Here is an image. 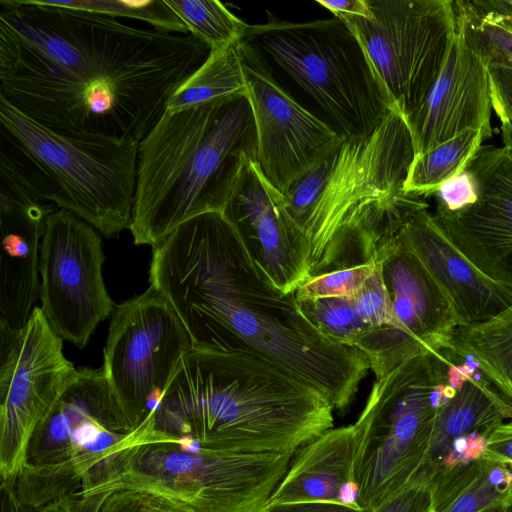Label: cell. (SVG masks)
I'll return each mask as SVG.
<instances>
[{"mask_svg":"<svg viewBox=\"0 0 512 512\" xmlns=\"http://www.w3.org/2000/svg\"><path fill=\"white\" fill-rule=\"evenodd\" d=\"M430 490L431 512H482L496 505L512 506V470L480 458Z\"/></svg>","mask_w":512,"mask_h":512,"instance_id":"cell-25","label":"cell"},{"mask_svg":"<svg viewBox=\"0 0 512 512\" xmlns=\"http://www.w3.org/2000/svg\"><path fill=\"white\" fill-rule=\"evenodd\" d=\"M67 498L71 512H194L173 496L146 487L116 486Z\"/></svg>","mask_w":512,"mask_h":512,"instance_id":"cell-30","label":"cell"},{"mask_svg":"<svg viewBox=\"0 0 512 512\" xmlns=\"http://www.w3.org/2000/svg\"><path fill=\"white\" fill-rule=\"evenodd\" d=\"M298 303L306 318L323 335L340 344L357 348L369 331L357 312L353 297H323Z\"/></svg>","mask_w":512,"mask_h":512,"instance_id":"cell-32","label":"cell"},{"mask_svg":"<svg viewBox=\"0 0 512 512\" xmlns=\"http://www.w3.org/2000/svg\"><path fill=\"white\" fill-rule=\"evenodd\" d=\"M210 48L45 0H0V96L62 133L140 142Z\"/></svg>","mask_w":512,"mask_h":512,"instance_id":"cell-1","label":"cell"},{"mask_svg":"<svg viewBox=\"0 0 512 512\" xmlns=\"http://www.w3.org/2000/svg\"><path fill=\"white\" fill-rule=\"evenodd\" d=\"M317 3L334 16L351 15L367 20H371L373 16L368 0H317Z\"/></svg>","mask_w":512,"mask_h":512,"instance_id":"cell-39","label":"cell"},{"mask_svg":"<svg viewBox=\"0 0 512 512\" xmlns=\"http://www.w3.org/2000/svg\"><path fill=\"white\" fill-rule=\"evenodd\" d=\"M501 136L503 146L512 151V121L501 122Z\"/></svg>","mask_w":512,"mask_h":512,"instance_id":"cell-43","label":"cell"},{"mask_svg":"<svg viewBox=\"0 0 512 512\" xmlns=\"http://www.w3.org/2000/svg\"><path fill=\"white\" fill-rule=\"evenodd\" d=\"M34 512H71L67 497L53 501L40 508L34 509Z\"/></svg>","mask_w":512,"mask_h":512,"instance_id":"cell-42","label":"cell"},{"mask_svg":"<svg viewBox=\"0 0 512 512\" xmlns=\"http://www.w3.org/2000/svg\"><path fill=\"white\" fill-rule=\"evenodd\" d=\"M448 353L474 363L512 404V305L485 321L458 326Z\"/></svg>","mask_w":512,"mask_h":512,"instance_id":"cell-24","label":"cell"},{"mask_svg":"<svg viewBox=\"0 0 512 512\" xmlns=\"http://www.w3.org/2000/svg\"><path fill=\"white\" fill-rule=\"evenodd\" d=\"M372 19L334 16L359 39L388 98L404 119L426 100L456 31L454 1L368 0Z\"/></svg>","mask_w":512,"mask_h":512,"instance_id":"cell-11","label":"cell"},{"mask_svg":"<svg viewBox=\"0 0 512 512\" xmlns=\"http://www.w3.org/2000/svg\"><path fill=\"white\" fill-rule=\"evenodd\" d=\"M150 287L192 348L263 359L320 390L344 414L370 369L365 354L323 335L283 293L221 212L198 215L153 247Z\"/></svg>","mask_w":512,"mask_h":512,"instance_id":"cell-2","label":"cell"},{"mask_svg":"<svg viewBox=\"0 0 512 512\" xmlns=\"http://www.w3.org/2000/svg\"><path fill=\"white\" fill-rule=\"evenodd\" d=\"M293 454L189 451L170 442L142 441L119 452L109 480L91 492L146 487L173 496L194 512H260Z\"/></svg>","mask_w":512,"mask_h":512,"instance_id":"cell-10","label":"cell"},{"mask_svg":"<svg viewBox=\"0 0 512 512\" xmlns=\"http://www.w3.org/2000/svg\"><path fill=\"white\" fill-rule=\"evenodd\" d=\"M487 140L480 130H467L414 157L403 191L422 198L434 195L446 180L461 174Z\"/></svg>","mask_w":512,"mask_h":512,"instance_id":"cell-27","label":"cell"},{"mask_svg":"<svg viewBox=\"0 0 512 512\" xmlns=\"http://www.w3.org/2000/svg\"><path fill=\"white\" fill-rule=\"evenodd\" d=\"M243 41L310 95L345 138L372 133L393 110L359 39L337 17L249 25Z\"/></svg>","mask_w":512,"mask_h":512,"instance_id":"cell-9","label":"cell"},{"mask_svg":"<svg viewBox=\"0 0 512 512\" xmlns=\"http://www.w3.org/2000/svg\"><path fill=\"white\" fill-rule=\"evenodd\" d=\"M493 111L500 123L512 121V70L488 66Z\"/></svg>","mask_w":512,"mask_h":512,"instance_id":"cell-36","label":"cell"},{"mask_svg":"<svg viewBox=\"0 0 512 512\" xmlns=\"http://www.w3.org/2000/svg\"><path fill=\"white\" fill-rule=\"evenodd\" d=\"M191 348L177 315L151 287L116 306L102 368L115 398L135 428L154 410Z\"/></svg>","mask_w":512,"mask_h":512,"instance_id":"cell-13","label":"cell"},{"mask_svg":"<svg viewBox=\"0 0 512 512\" xmlns=\"http://www.w3.org/2000/svg\"><path fill=\"white\" fill-rule=\"evenodd\" d=\"M482 458L512 470V419L500 424L489 435Z\"/></svg>","mask_w":512,"mask_h":512,"instance_id":"cell-37","label":"cell"},{"mask_svg":"<svg viewBox=\"0 0 512 512\" xmlns=\"http://www.w3.org/2000/svg\"><path fill=\"white\" fill-rule=\"evenodd\" d=\"M450 359L424 353L375 379L356 431L358 506L374 512L421 472Z\"/></svg>","mask_w":512,"mask_h":512,"instance_id":"cell-8","label":"cell"},{"mask_svg":"<svg viewBox=\"0 0 512 512\" xmlns=\"http://www.w3.org/2000/svg\"><path fill=\"white\" fill-rule=\"evenodd\" d=\"M509 512H512V508L509 510Z\"/></svg>","mask_w":512,"mask_h":512,"instance_id":"cell-45","label":"cell"},{"mask_svg":"<svg viewBox=\"0 0 512 512\" xmlns=\"http://www.w3.org/2000/svg\"><path fill=\"white\" fill-rule=\"evenodd\" d=\"M374 267L375 262H372L313 277L296 290L295 297L297 301L337 296L354 297Z\"/></svg>","mask_w":512,"mask_h":512,"instance_id":"cell-33","label":"cell"},{"mask_svg":"<svg viewBox=\"0 0 512 512\" xmlns=\"http://www.w3.org/2000/svg\"><path fill=\"white\" fill-rule=\"evenodd\" d=\"M260 512H371L366 509L332 502H293L267 504Z\"/></svg>","mask_w":512,"mask_h":512,"instance_id":"cell-38","label":"cell"},{"mask_svg":"<svg viewBox=\"0 0 512 512\" xmlns=\"http://www.w3.org/2000/svg\"><path fill=\"white\" fill-rule=\"evenodd\" d=\"M391 300L397 331L378 364L375 379L402 362L424 353L448 352L460 321L424 264L397 234L386 243L375 260Z\"/></svg>","mask_w":512,"mask_h":512,"instance_id":"cell-16","label":"cell"},{"mask_svg":"<svg viewBox=\"0 0 512 512\" xmlns=\"http://www.w3.org/2000/svg\"><path fill=\"white\" fill-rule=\"evenodd\" d=\"M476 201L455 212L436 208L452 243L485 275L512 289V151L482 145L466 168Z\"/></svg>","mask_w":512,"mask_h":512,"instance_id":"cell-17","label":"cell"},{"mask_svg":"<svg viewBox=\"0 0 512 512\" xmlns=\"http://www.w3.org/2000/svg\"><path fill=\"white\" fill-rule=\"evenodd\" d=\"M63 340L34 307L23 329L0 328V476L14 482L28 442L77 375Z\"/></svg>","mask_w":512,"mask_h":512,"instance_id":"cell-12","label":"cell"},{"mask_svg":"<svg viewBox=\"0 0 512 512\" xmlns=\"http://www.w3.org/2000/svg\"><path fill=\"white\" fill-rule=\"evenodd\" d=\"M487 2L512 28V0H487Z\"/></svg>","mask_w":512,"mask_h":512,"instance_id":"cell-41","label":"cell"},{"mask_svg":"<svg viewBox=\"0 0 512 512\" xmlns=\"http://www.w3.org/2000/svg\"><path fill=\"white\" fill-rule=\"evenodd\" d=\"M492 111L488 66L456 15V31L443 68L424 103L406 119L414 157L467 130H480L490 138Z\"/></svg>","mask_w":512,"mask_h":512,"instance_id":"cell-19","label":"cell"},{"mask_svg":"<svg viewBox=\"0 0 512 512\" xmlns=\"http://www.w3.org/2000/svg\"><path fill=\"white\" fill-rule=\"evenodd\" d=\"M48 4L113 18H129L147 23L153 29L189 34L188 27L166 0H45Z\"/></svg>","mask_w":512,"mask_h":512,"instance_id":"cell-31","label":"cell"},{"mask_svg":"<svg viewBox=\"0 0 512 512\" xmlns=\"http://www.w3.org/2000/svg\"><path fill=\"white\" fill-rule=\"evenodd\" d=\"M466 37L487 66L512 70V28L487 1H454Z\"/></svg>","mask_w":512,"mask_h":512,"instance_id":"cell-28","label":"cell"},{"mask_svg":"<svg viewBox=\"0 0 512 512\" xmlns=\"http://www.w3.org/2000/svg\"><path fill=\"white\" fill-rule=\"evenodd\" d=\"M249 255L283 293L311 279L308 245L290 216L283 194L248 159L222 211Z\"/></svg>","mask_w":512,"mask_h":512,"instance_id":"cell-18","label":"cell"},{"mask_svg":"<svg viewBox=\"0 0 512 512\" xmlns=\"http://www.w3.org/2000/svg\"><path fill=\"white\" fill-rule=\"evenodd\" d=\"M428 204L412 211L398 235L452 305L460 325L490 319L512 305V289L481 272L448 238Z\"/></svg>","mask_w":512,"mask_h":512,"instance_id":"cell-21","label":"cell"},{"mask_svg":"<svg viewBox=\"0 0 512 512\" xmlns=\"http://www.w3.org/2000/svg\"><path fill=\"white\" fill-rule=\"evenodd\" d=\"M432 495L428 476L421 472L400 492L374 512H431Z\"/></svg>","mask_w":512,"mask_h":512,"instance_id":"cell-34","label":"cell"},{"mask_svg":"<svg viewBox=\"0 0 512 512\" xmlns=\"http://www.w3.org/2000/svg\"><path fill=\"white\" fill-rule=\"evenodd\" d=\"M240 45L256 130L257 163L283 194L345 137L288 94L261 53L245 41Z\"/></svg>","mask_w":512,"mask_h":512,"instance_id":"cell-15","label":"cell"},{"mask_svg":"<svg viewBox=\"0 0 512 512\" xmlns=\"http://www.w3.org/2000/svg\"><path fill=\"white\" fill-rule=\"evenodd\" d=\"M240 44L211 48L206 60L170 96L166 111L175 112L220 98L246 95Z\"/></svg>","mask_w":512,"mask_h":512,"instance_id":"cell-26","label":"cell"},{"mask_svg":"<svg viewBox=\"0 0 512 512\" xmlns=\"http://www.w3.org/2000/svg\"><path fill=\"white\" fill-rule=\"evenodd\" d=\"M413 159L406 120L391 110L372 133L345 138L283 193L308 245L311 278L375 262L413 207L403 191Z\"/></svg>","mask_w":512,"mask_h":512,"instance_id":"cell-4","label":"cell"},{"mask_svg":"<svg viewBox=\"0 0 512 512\" xmlns=\"http://www.w3.org/2000/svg\"><path fill=\"white\" fill-rule=\"evenodd\" d=\"M334 410L320 390L263 359L191 348L145 420L148 438L183 450L284 454L333 428Z\"/></svg>","mask_w":512,"mask_h":512,"instance_id":"cell-3","label":"cell"},{"mask_svg":"<svg viewBox=\"0 0 512 512\" xmlns=\"http://www.w3.org/2000/svg\"><path fill=\"white\" fill-rule=\"evenodd\" d=\"M138 146L131 139L51 130L0 96V162L40 199L107 238L131 224Z\"/></svg>","mask_w":512,"mask_h":512,"instance_id":"cell-6","label":"cell"},{"mask_svg":"<svg viewBox=\"0 0 512 512\" xmlns=\"http://www.w3.org/2000/svg\"><path fill=\"white\" fill-rule=\"evenodd\" d=\"M434 195L437 197V208L449 212L461 210L477 199L474 178L466 169L443 182Z\"/></svg>","mask_w":512,"mask_h":512,"instance_id":"cell-35","label":"cell"},{"mask_svg":"<svg viewBox=\"0 0 512 512\" xmlns=\"http://www.w3.org/2000/svg\"><path fill=\"white\" fill-rule=\"evenodd\" d=\"M189 33L210 49L243 41L249 24L217 0H166Z\"/></svg>","mask_w":512,"mask_h":512,"instance_id":"cell-29","label":"cell"},{"mask_svg":"<svg viewBox=\"0 0 512 512\" xmlns=\"http://www.w3.org/2000/svg\"><path fill=\"white\" fill-rule=\"evenodd\" d=\"M511 508L512 506L510 505H496L488 509H485L482 512H509Z\"/></svg>","mask_w":512,"mask_h":512,"instance_id":"cell-44","label":"cell"},{"mask_svg":"<svg viewBox=\"0 0 512 512\" xmlns=\"http://www.w3.org/2000/svg\"><path fill=\"white\" fill-rule=\"evenodd\" d=\"M135 428L115 398L102 366L81 368L34 430L13 484L19 500L40 508L73 493L101 487L112 462L138 443Z\"/></svg>","mask_w":512,"mask_h":512,"instance_id":"cell-7","label":"cell"},{"mask_svg":"<svg viewBox=\"0 0 512 512\" xmlns=\"http://www.w3.org/2000/svg\"><path fill=\"white\" fill-rule=\"evenodd\" d=\"M506 419H512L508 402L477 368L473 376L439 406L428 454L421 472L434 470L457 444L485 438Z\"/></svg>","mask_w":512,"mask_h":512,"instance_id":"cell-23","label":"cell"},{"mask_svg":"<svg viewBox=\"0 0 512 512\" xmlns=\"http://www.w3.org/2000/svg\"><path fill=\"white\" fill-rule=\"evenodd\" d=\"M0 493L1 512H34V509L19 500L13 482L1 481Z\"/></svg>","mask_w":512,"mask_h":512,"instance_id":"cell-40","label":"cell"},{"mask_svg":"<svg viewBox=\"0 0 512 512\" xmlns=\"http://www.w3.org/2000/svg\"><path fill=\"white\" fill-rule=\"evenodd\" d=\"M250 158L257 138L247 94L165 110L138 146L134 243L154 247L189 219L222 213Z\"/></svg>","mask_w":512,"mask_h":512,"instance_id":"cell-5","label":"cell"},{"mask_svg":"<svg viewBox=\"0 0 512 512\" xmlns=\"http://www.w3.org/2000/svg\"><path fill=\"white\" fill-rule=\"evenodd\" d=\"M104 259L93 226L60 208L47 216L40 249V309L55 333L80 349L116 308L102 276Z\"/></svg>","mask_w":512,"mask_h":512,"instance_id":"cell-14","label":"cell"},{"mask_svg":"<svg viewBox=\"0 0 512 512\" xmlns=\"http://www.w3.org/2000/svg\"><path fill=\"white\" fill-rule=\"evenodd\" d=\"M58 209L40 199L0 162V328H24L40 296V249L47 216Z\"/></svg>","mask_w":512,"mask_h":512,"instance_id":"cell-20","label":"cell"},{"mask_svg":"<svg viewBox=\"0 0 512 512\" xmlns=\"http://www.w3.org/2000/svg\"><path fill=\"white\" fill-rule=\"evenodd\" d=\"M354 425L331 428L292 457L267 504L332 502L358 507Z\"/></svg>","mask_w":512,"mask_h":512,"instance_id":"cell-22","label":"cell"}]
</instances>
